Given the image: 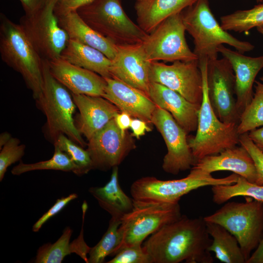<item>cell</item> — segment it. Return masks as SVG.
Segmentation results:
<instances>
[{
    "label": "cell",
    "instance_id": "ba28073f",
    "mask_svg": "<svg viewBox=\"0 0 263 263\" xmlns=\"http://www.w3.org/2000/svg\"><path fill=\"white\" fill-rule=\"evenodd\" d=\"M245 197V202H228L204 219L221 225L232 234L246 262L263 236V203Z\"/></svg>",
    "mask_w": 263,
    "mask_h": 263
},
{
    "label": "cell",
    "instance_id": "bcb514c9",
    "mask_svg": "<svg viewBox=\"0 0 263 263\" xmlns=\"http://www.w3.org/2000/svg\"><path fill=\"white\" fill-rule=\"evenodd\" d=\"M257 31L261 34L263 35V25L256 28Z\"/></svg>",
    "mask_w": 263,
    "mask_h": 263
},
{
    "label": "cell",
    "instance_id": "4fadbf2b",
    "mask_svg": "<svg viewBox=\"0 0 263 263\" xmlns=\"http://www.w3.org/2000/svg\"><path fill=\"white\" fill-rule=\"evenodd\" d=\"M151 122L161 134L167 148L163 169L176 175L191 169L196 161L188 145L187 132L169 112L157 106Z\"/></svg>",
    "mask_w": 263,
    "mask_h": 263
},
{
    "label": "cell",
    "instance_id": "8992f818",
    "mask_svg": "<svg viewBox=\"0 0 263 263\" xmlns=\"http://www.w3.org/2000/svg\"><path fill=\"white\" fill-rule=\"evenodd\" d=\"M76 11L89 26L116 45L142 43L148 36L129 18L121 0H93Z\"/></svg>",
    "mask_w": 263,
    "mask_h": 263
},
{
    "label": "cell",
    "instance_id": "e575fe53",
    "mask_svg": "<svg viewBox=\"0 0 263 263\" xmlns=\"http://www.w3.org/2000/svg\"><path fill=\"white\" fill-rule=\"evenodd\" d=\"M25 148V145L20 144L19 139L11 137L0 149V181L3 180L8 167L21 159Z\"/></svg>",
    "mask_w": 263,
    "mask_h": 263
},
{
    "label": "cell",
    "instance_id": "cb8c5ba5",
    "mask_svg": "<svg viewBox=\"0 0 263 263\" xmlns=\"http://www.w3.org/2000/svg\"><path fill=\"white\" fill-rule=\"evenodd\" d=\"M196 0H136L137 24L147 33L171 15L182 12Z\"/></svg>",
    "mask_w": 263,
    "mask_h": 263
},
{
    "label": "cell",
    "instance_id": "9a60e30c",
    "mask_svg": "<svg viewBox=\"0 0 263 263\" xmlns=\"http://www.w3.org/2000/svg\"><path fill=\"white\" fill-rule=\"evenodd\" d=\"M87 146L93 169L104 171L120 165L134 147L131 136L122 132L114 118L96 132Z\"/></svg>",
    "mask_w": 263,
    "mask_h": 263
},
{
    "label": "cell",
    "instance_id": "ee69618b",
    "mask_svg": "<svg viewBox=\"0 0 263 263\" xmlns=\"http://www.w3.org/2000/svg\"><path fill=\"white\" fill-rule=\"evenodd\" d=\"M246 263H263V236L258 246L251 254Z\"/></svg>",
    "mask_w": 263,
    "mask_h": 263
},
{
    "label": "cell",
    "instance_id": "44dd1931",
    "mask_svg": "<svg viewBox=\"0 0 263 263\" xmlns=\"http://www.w3.org/2000/svg\"><path fill=\"white\" fill-rule=\"evenodd\" d=\"M203 173L230 171L255 183L257 172L254 162L247 150L241 145L225 149L220 153L198 160L191 168Z\"/></svg>",
    "mask_w": 263,
    "mask_h": 263
},
{
    "label": "cell",
    "instance_id": "7402d4cb",
    "mask_svg": "<svg viewBox=\"0 0 263 263\" xmlns=\"http://www.w3.org/2000/svg\"><path fill=\"white\" fill-rule=\"evenodd\" d=\"M149 96L157 106L169 112L187 133L196 130L201 105L192 103L176 92L152 82Z\"/></svg>",
    "mask_w": 263,
    "mask_h": 263
},
{
    "label": "cell",
    "instance_id": "52a82bcc",
    "mask_svg": "<svg viewBox=\"0 0 263 263\" xmlns=\"http://www.w3.org/2000/svg\"><path fill=\"white\" fill-rule=\"evenodd\" d=\"M239 176L233 173L227 177L216 178L211 174L191 169L187 177L180 179L161 180L152 176L139 178L132 184L130 193L135 203L176 204L182 196L193 190L208 186L233 184Z\"/></svg>",
    "mask_w": 263,
    "mask_h": 263
},
{
    "label": "cell",
    "instance_id": "d590c367",
    "mask_svg": "<svg viewBox=\"0 0 263 263\" xmlns=\"http://www.w3.org/2000/svg\"><path fill=\"white\" fill-rule=\"evenodd\" d=\"M108 263H151L142 244H134L121 248Z\"/></svg>",
    "mask_w": 263,
    "mask_h": 263
},
{
    "label": "cell",
    "instance_id": "ab89813d",
    "mask_svg": "<svg viewBox=\"0 0 263 263\" xmlns=\"http://www.w3.org/2000/svg\"><path fill=\"white\" fill-rule=\"evenodd\" d=\"M26 15H32L42 8L47 0H19Z\"/></svg>",
    "mask_w": 263,
    "mask_h": 263
},
{
    "label": "cell",
    "instance_id": "8fae6325",
    "mask_svg": "<svg viewBox=\"0 0 263 263\" xmlns=\"http://www.w3.org/2000/svg\"><path fill=\"white\" fill-rule=\"evenodd\" d=\"M186 31L182 12L163 21L142 43L148 59L166 62L198 60L187 42Z\"/></svg>",
    "mask_w": 263,
    "mask_h": 263
},
{
    "label": "cell",
    "instance_id": "f546056e",
    "mask_svg": "<svg viewBox=\"0 0 263 263\" xmlns=\"http://www.w3.org/2000/svg\"><path fill=\"white\" fill-rule=\"evenodd\" d=\"M221 25L228 31L247 33L263 25V3L247 10H240L220 18Z\"/></svg>",
    "mask_w": 263,
    "mask_h": 263
},
{
    "label": "cell",
    "instance_id": "8d00e7d4",
    "mask_svg": "<svg viewBox=\"0 0 263 263\" xmlns=\"http://www.w3.org/2000/svg\"><path fill=\"white\" fill-rule=\"evenodd\" d=\"M239 143L247 150L254 162L257 172L255 183L263 185V151L250 138L248 132L240 135Z\"/></svg>",
    "mask_w": 263,
    "mask_h": 263
},
{
    "label": "cell",
    "instance_id": "7bdbcfd3",
    "mask_svg": "<svg viewBox=\"0 0 263 263\" xmlns=\"http://www.w3.org/2000/svg\"><path fill=\"white\" fill-rule=\"evenodd\" d=\"M248 134L254 143L263 151V127L252 130Z\"/></svg>",
    "mask_w": 263,
    "mask_h": 263
},
{
    "label": "cell",
    "instance_id": "60d3db41",
    "mask_svg": "<svg viewBox=\"0 0 263 263\" xmlns=\"http://www.w3.org/2000/svg\"><path fill=\"white\" fill-rule=\"evenodd\" d=\"M130 128L132 132V135L137 139L144 135L146 132L151 131L146 121L137 118L132 119Z\"/></svg>",
    "mask_w": 263,
    "mask_h": 263
},
{
    "label": "cell",
    "instance_id": "6da1fadb",
    "mask_svg": "<svg viewBox=\"0 0 263 263\" xmlns=\"http://www.w3.org/2000/svg\"><path fill=\"white\" fill-rule=\"evenodd\" d=\"M212 241L204 218L182 215L150 235L142 246L151 263H212Z\"/></svg>",
    "mask_w": 263,
    "mask_h": 263
},
{
    "label": "cell",
    "instance_id": "5bb4252c",
    "mask_svg": "<svg viewBox=\"0 0 263 263\" xmlns=\"http://www.w3.org/2000/svg\"><path fill=\"white\" fill-rule=\"evenodd\" d=\"M150 79L176 92L192 103L202 102L203 79L198 60L176 61L171 65L151 62Z\"/></svg>",
    "mask_w": 263,
    "mask_h": 263
},
{
    "label": "cell",
    "instance_id": "277c9868",
    "mask_svg": "<svg viewBox=\"0 0 263 263\" xmlns=\"http://www.w3.org/2000/svg\"><path fill=\"white\" fill-rule=\"evenodd\" d=\"M186 31L193 39L198 59L218 58V48L228 44L244 54L254 49L249 42L237 39L223 28L213 15L208 0H196L182 11Z\"/></svg>",
    "mask_w": 263,
    "mask_h": 263
},
{
    "label": "cell",
    "instance_id": "1f68e13d",
    "mask_svg": "<svg viewBox=\"0 0 263 263\" xmlns=\"http://www.w3.org/2000/svg\"><path fill=\"white\" fill-rule=\"evenodd\" d=\"M121 220L111 217L108 229L101 240L88 253V263H103L108 256H112L120 242L119 227Z\"/></svg>",
    "mask_w": 263,
    "mask_h": 263
},
{
    "label": "cell",
    "instance_id": "836d02e7",
    "mask_svg": "<svg viewBox=\"0 0 263 263\" xmlns=\"http://www.w3.org/2000/svg\"><path fill=\"white\" fill-rule=\"evenodd\" d=\"M54 145L69 156L76 168L75 173L76 175H84L93 169L92 160L88 151L65 135L60 134Z\"/></svg>",
    "mask_w": 263,
    "mask_h": 263
},
{
    "label": "cell",
    "instance_id": "7dc6e473",
    "mask_svg": "<svg viewBox=\"0 0 263 263\" xmlns=\"http://www.w3.org/2000/svg\"><path fill=\"white\" fill-rule=\"evenodd\" d=\"M257 2H263V0H256Z\"/></svg>",
    "mask_w": 263,
    "mask_h": 263
},
{
    "label": "cell",
    "instance_id": "7c38bea8",
    "mask_svg": "<svg viewBox=\"0 0 263 263\" xmlns=\"http://www.w3.org/2000/svg\"><path fill=\"white\" fill-rule=\"evenodd\" d=\"M235 83L234 71L226 58L208 60V95L212 109L221 121L238 125L241 114L234 96Z\"/></svg>",
    "mask_w": 263,
    "mask_h": 263
},
{
    "label": "cell",
    "instance_id": "3957f363",
    "mask_svg": "<svg viewBox=\"0 0 263 263\" xmlns=\"http://www.w3.org/2000/svg\"><path fill=\"white\" fill-rule=\"evenodd\" d=\"M0 54L1 59L22 76L35 99L43 85L42 59L23 28L0 14Z\"/></svg>",
    "mask_w": 263,
    "mask_h": 263
},
{
    "label": "cell",
    "instance_id": "ac0fdd59",
    "mask_svg": "<svg viewBox=\"0 0 263 263\" xmlns=\"http://www.w3.org/2000/svg\"><path fill=\"white\" fill-rule=\"evenodd\" d=\"M48 62L52 75L72 94L103 96L107 83L102 76L60 57Z\"/></svg>",
    "mask_w": 263,
    "mask_h": 263
},
{
    "label": "cell",
    "instance_id": "603a6c76",
    "mask_svg": "<svg viewBox=\"0 0 263 263\" xmlns=\"http://www.w3.org/2000/svg\"><path fill=\"white\" fill-rule=\"evenodd\" d=\"M69 39L94 48L113 60L117 52L116 45L89 26L76 11L57 17Z\"/></svg>",
    "mask_w": 263,
    "mask_h": 263
},
{
    "label": "cell",
    "instance_id": "30bf717a",
    "mask_svg": "<svg viewBox=\"0 0 263 263\" xmlns=\"http://www.w3.org/2000/svg\"><path fill=\"white\" fill-rule=\"evenodd\" d=\"M57 1L47 0L38 11L24 15L19 20V24L42 59L48 61L59 58L69 40L55 14Z\"/></svg>",
    "mask_w": 263,
    "mask_h": 263
},
{
    "label": "cell",
    "instance_id": "74e56055",
    "mask_svg": "<svg viewBox=\"0 0 263 263\" xmlns=\"http://www.w3.org/2000/svg\"><path fill=\"white\" fill-rule=\"evenodd\" d=\"M77 197V194L72 193L67 197L58 199L54 205L35 223L33 226V231L38 232L49 219L57 214L68 204L76 199Z\"/></svg>",
    "mask_w": 263,
    "mask_h": 263
},
{
    "label": "cell",
    "instance_id": "d6986e66",
    "mask_svg": "<svg viewBox=\"0 0 263 263\" xmlns=\"http://www.w3.org/2000/svg\"><path fill=\"white\" fill-rule=\"evenodd\" d=\"M104 78L107 84L103 97L116 106L120 112L151 124L156 105L147 94L115 77Z\"/></svg>",
    "mask_w": 263,
    "mask_h": 263
},
{
    "label": "cell",
    "instance_id": "b9f144b4",
    "mask_svg": "<svg viewBox=\"0 0 263 263\" xmlns=\"http://www.w3.org/2000/svg\"><path fill=\"white\" fill-rule=\"evenodd\" d=\"M114 121L122 132L125 133L130 128L132 118L131 116L124 112H119L114 118Z\"/></svg>",
    "mask_w": 263,
    "mask_h": 263
},
{
    "label": "cell",
    "instance_id": "ffe728a7",
    "mask_svg": "<svg viewBox=\"0 0 263 263\" xmlns=\"http://www.w3.org/2000/svg\"><path fill=\"white\" fill-rule=\"evenodd\" d=\"M71 94L79 111L75 119V125L88 140L120 111L116 106L102 96Z\"/></svg>",
    "mask_w": 263,
    "mask_h": 263
},
{
    "label": "cell",
    "instance_id": "5b68a950",
    "mask_svg": "<svg viewBox=\"0 0 263 263\" xmlns=\"http://www.w3.org/2000/svg\"><path fill=\"white\" fill-rule=\"evenodd\" d=\"M208 60H198L203 79V98L198 114L196 133L188 139L196 162L209 155L217 154L237 146L240 134L238 124L221 121L215 113L209 100L207 84Z\"/></svg>",
    "mask_w": 263,
    "mask_h": 263
},
{
    "label": "cell",
    "instance_id": "d4e9b609",
    "mask_svg": "<svg viewBox=\"0 0 263 263\" xmlns=\"http://www.w3.org/2000/svg\"><path fill=\"white\" fill-rule=\"evenodd\" d=\"M88 191L111 217L121 220L134 207L132 198L128 196L120 186L118 166L113 168L110 180L104 186L92 187Z\"/></svg>",
    "mask_w": 263,
    "mask_h": 263
},
{
    "label": "cell",
    "instance_id": "e0dca14e",
    "mask_svg": "<svg viewBox=\"0 0 263 263\" xmlns=\"http://www.w3.org/2000/svg\"><path fill=\"white\" fill-rule=\"evenodd\" d=\"M218 51L229 61L234 71L236 106L241 114L253 98L256 77L263 68V56H246L224 45L218 47Z\"/></svg>",
    "mask_w": 263,
    "mask_h": 263
},
{
    "label": "cell",
    "instance_id": "f6af8a7d",
    "mask_svg": "<svg viewBox=\"0 0 263 263\" xmlns=\"http://www.w3.org/2000/svg\"><path fill=\"white\" fill-rule=\"evenodd\" d=\"M12 137L11 134L5 132L0 134V149H1Z\"/></svg>",
    "mask_w": 263,
    "mask_h": 263
},
{
    "label": "cell",
    "instance_id": "d6a6232c",
    "mask_svg": "<svg viewBox=\"0 0 263 263\" xmlns=\"http://www.w3.org/2000/svg\"><path fill=\"white\" fill-rule=\"evenodd\" d=\"M54 147V154L50 159L31 164H25L20 161L12 169V174L19 175L29 171L38 170H61L75 173L76 168L69 156L56 146Z\"/></svg>",
    "mask_w": 263,
    "mask_h": 263
},
{
    "label": "cell",
    "instance_id": "7a4b0ae2",
    "mask_svg": "<svg viewBox=\"0 0 263 263\" xmlns=\"http://www.w3.org/2000/svg\"><path fill=\"white\" fill-rule=\"evenodd\" d=\"M42 90L35 99L46 118L45 135L53 143L61 134L84 148L87 144L77 129L74 118L76 107L67 89L51 74L49 62L42 59Z\"/></svg>",
    "mask_w": 263,
    "mask_h": 263
},
{
    "label": "cell",
    "instance_id": "9c48e42d",
    "mask_svg": "<svg viewBox=\"0 0 263 263\" xmlns=\"http://www.w3.org/2000/svg\"><path fill=\"white\" fill-rule=\"evenodd\" d=\"M182 215L179 203H134L132 210L121 219L120 242L112 256L125 246L143 244L148 237Z\"/></svg>",
    "mask_w": 263,
    "mask_h": 263
},
{
    "label": "cell",
    "instance_id": "484cf974",
    "mask_svg": "<svg viewBox=\"0 0 263 263\" xmlns=\"http://www.w3.org/2000/svg\"><path fill=\"white\" fill-rule=\"evenodd\" d=\"M61 58L75 65L93 71L104 78L112 77V60L98 50L69 39Z\"/></svg>",
    "mask_w": 263,
    "mask_h": 263
},
{
    "label": "cell",
    "instance_id": "4dcf8cb0",
    "mask_svg": "<svg viewBox=\"0 0 263 263\" xmlns=\"http://www.w3.org/2000/svg\"><path fill=\"white\" fill-rule=\"evenodd\" d=\"M255 81V91L250 103L241 113L238 125L239 134L263 126V75Z\"/></svg>",
    "mask_w": 263,
    "mask_h": 263
},
{
    "label": "cell",
    "instance_id": "f35d334b",
    "mask_svg": "<svg viewBox=\"0 0 263 263\" xmlns=\"http://www.w3.org/2000/svg\"><path fill=\"white\" fill-rule=\"evenodd\" d=\"M92 0H57L55 7V14L57 17L66 15L76 11L78 8Z\"/></svg>",
    "mask_w": 263,
    "mask_h": 263
},
{
    "label": "cell",
    "instance_id": "83f0119b",
    "mask_svg": "<svg viewBox=\"0 0 263 263\" xmlns=\"http://www.w3.org/2000/svg\"><path fill=\"white\" fill-rule=\"evenodd\" d=\"M206 225L212 240L208 249L218 260L225 263H246L239 243L232 234L219 224L206 222Z\"/></svg>",
    "mask_w": 263,
    "mask_h": 263
},
{
    "label": "cell",
    "instance_id": "2e32d148",
    "mask_svg": "<svg viewBox=\"0 0 263 263\" xmlns=\"http://www.w3.org/2000/svg\"><path fill=\"white\" fill-rule=\"evenodd\" d=\"M116 48L115 56L112 60V77L119 79L149 96L151 62L148 59L142 43L116 45Z\"/></svg>",
    "mask_w": 263,
    "mask_h": 263
},
{
    "label": "cell",
    "instance_id": "4316f807",
    "mask_svg": "<svg viewBox=\"0 0 263 263\" xmlns=\"http://www.w3.org/2000/svg\"><path fill=\"white\" fill-rule=\"evenodd\" d=\"M83 231L82 228L79 237L70 243L73 231L70 227L67 226L61 236L55 243L46 244L38 249L34 262L61 263L66 256L75 253L88 263L87 254L91 247L84 241Z\"/></svg>",
    "mask_w": 263,
    "mask_h": 263
},
{
    "label": "cell",
    "instance_id": "f1b7e54d",
    "mask_svg": "<svg viewBox=\"0 0 263 263\" xmlns=\"http://www.w3.org/2000/svg\"><path fill=\"white\" fill-rule=\"evenodd\" d=\"M212 200L220 205L236 196H244L263 203V185L251 183L239 176L237 182L231 185L211 186Z\"/></svg>",
    "mask_w": 263,
    "mask_h": 263
}]
</instances>
